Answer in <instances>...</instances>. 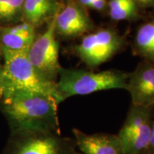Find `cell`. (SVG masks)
<instances>
[{
    "instance_id": "obj_1",
    "label": "cell",
    "mask_w": 154,
    "mask_h": 154,
    "mask_svg": "<svg viewBox=\"0 0 154 154\" xmlns=\"http://www.w3.org/2000/svg\"><path fill=\"white\" fill-rule=\"evenodd\" d=\"M3 109L17 134L36 131L60 132L57 108L51 96L16 91L0 96Z\"/></svg>"
},
{
    "instance_id": "obj_2",
    "label": "cell",
    "mask_w": 154,
    "mask_h": 154,
    "mask_svg": "<svg viewBox=\"0 0 154 154\" xmlns=\"http://www.w3.org/2000/svg\"><path fill=\"white\" fill-rule=\"evenodd\" d=\"M1 51L4 63L0 96L24 91L51 96L59 104L62 102L56 82L47 79L36 71L29 59L27 51Z\"/></svg>"
},
{
    "instance_id": "obj_3",
    "label": "cell",
    "mask_w": 154,
    "mask_h": 154,
    "mask_svg": "<svg viewBox=\"0 0 154 154\" xmlns=\"http://www.w3.org/2000/svg\"><path fill=\"white\" fill-rule=\"evenodd\" d=\"M128 73L118 70L94 72L81 69L61 68L56 82L61 101L109 89H126Z\"/></svg>"
},
{
    "instance_id": "obj_4",
    "label": "cell",
    "mask_w": 154,
    "mask_h": 154,
    "mask_svg": "<svg viewBox=\"0 0 154 154\" xmlns=\"http://www.w3.org/2000/svg\"><path fill=\"white\" fill-rule=\"evenodd\" d=\"M154 106L131 104L124 124L117 134L124 154H146L151 137Z\"/></svg>"
},
{
    "instance_id": "obj_5",
    "label": "cell",
    "mask_w": 154,
    "mask_h": 154,
    "mask_svg": "<svg viewBox=\"0 0 154 154\" xmlns=\"http://www.w3.org/2000/svg\"><path fill=\"white\" fill-rule=\"evenodd\" d=\"M56 16L49 21L44 33L35 38L27 51L29 59L36 71L45 79L54 82L62 68L59 63V46L56 38Z\"/></svg>"
},
{
    "instance_id": "obj_6",
    "label": "cell",
    "mask_w": 154,
    "mask_h": 154,
    "mask_svg": "<svg viewBox=\"0 0 154 154\" xmlns=\"http://www.w3.org/2000/svg\"><path fill=\"white\" fill-rule=\"evenodd\" d=\"M122 44V38L115 31L105 29L86 35L74 47V51L86 66L96 67L112 58Z\"/></svg>"
},
{
    "instance_id": "obj_7",
    "label": "cell",
    "mask_w": 154,
    "mask_h": 154,
    "mask_svg": "<svg viewBox=\"0 0 154 154\" xmlns=\"http://www.w3.org/2000/svg\"><path fill=\"white\" fill-rule=\"evenodd\" d=\"M12 154H74V138L62 136L60 132L47 131L18 134Z\"/></svg>"
},
{
    "instance_id": "obj_8",
    "label": "cell",
    "mask_w": 154,
    "mask_h": 154,
    "mask_svg": "<svg viewBox=\"0 0 154 154\" xmlns=\"http://www.w3.org/2000/svg\"><path fill=\"white\" fill-rule=\"evenodd\" d=\"M126 90L131 97V104L154 106V63L146 60L129 74Z\"/></svg>"
},
{
    "instance_id": "obj_9",
    "label": "cell",
    "mask_w": 154,
    "mask_h": 154,
    "mask_svg": "<svg viewBox=\"0 0 154 154\" xmlns=\"http://www.w3.org/2000/svg\"><path fill=\"white\" fill-rule=\"evenodd\" d=\"M80 5L68 0L56 16V32L65 37H76L91 29V22Z\"/></svg>"
},
{
    "instance_id": "obj_10",
    "label": "cell",
    "mask_w": 154,
    "mask_h": 154,
    "mask_svg": "<svg viewBox=\"0 0 154 154\" xmlns=\"http://www.w3.org/2000/svg\"><path fill=\"white\" fill-rule=\"evenodd\" d=\"M76 147L83 154H124L117 135L87 134L78 128L72 130Z\"/></svg>"
},
{
    "instance_id": "obj_11",
    "label": "cell",
    "mask_w": 154,
    "mask_h": 154,
    "mask_svg": "<svg viewBox=\"0 0 154 154\" xmlns=\"http://www.w3.org/2000/svg\"><path fill=\"white\" fill-rule=\"evenodd\" d=\"M35 38V26L28 22L0 27V49L28 51Z\"/></svg>"
},
{
    "instance_id": "obj_12",
    "label": "cell",
    "mask_w": 154,
    "mask_h": 154,
    "mask_svg": "<svg viewBox=\"0 0 154 154\" xmlns=\"http://www.w3.org/2000/svg\"><path fill=\"white\" fill-rule=\"evenodd\" d=\"M61 9L57 0H24L23 19L36 27L53 19Z\"/></svg>"
},
{
    "instance_id": "obj_13",
    "label": "cell",
    "mask_w": 154,
    "mask_h": 154,
    "mask_svg": "<svg viewBox=\"0 0 154 154\" xmlns=\"http://www.w3.org/2000/svg\"><path fill=\"white\" fill-rule=\"evenodd\" d=\"M138 53L154 63V20L140 26L135 38Z\"/></svg>"
},
{
    "instance_id": "obj_14",
    "label": "cell",
    "mask_w": 154,
    "mask_h": 154,
    "mask_svg": "<svg viewBox=\"0 0 154 154\" xmlns=\"http://www.w3.org/2000/svg\"><path fill=\"white\" fill-rule=\"evenodd\" d=\"M109 13L115 21L129 20L137 17L138 4L135 0H110Z\"/></svg>"
},
{
    "instance_id": "obj_15",
    "label": "cell",
    "mask_w": 154,
    "mask_h": 154,
    "mask_svg": "<svg viewBox=\"0 0 154 154\" xmlns=\"http://www.w3.org/2000/svg\"><path fill=\"white\" fill-rule=\"evenodd\" d=\"M24 0H0V23L15 24L23 19Z\"/></svg>"
},
{
    "instance_id": "obj_16",
    "label": "cell",
    "mask_w": 154,
    "mask_h": 154,
    "mask_svg": "<svg viewBox=\"0 0 154 154\" xmlns=\"http://www.w3.org/2000/svg\"><path fill=\"white\" fill-rule=\"evenodd\" d=\"M147 154H154V111L153 114V118H152L151 137H150V141Z\"/></svg>"
},
{
    "instance_id": "obj_17",
    "label": "cell",
    "mask_w": 154,
    "mask_h": 154,
    "mask_svg": "<svg viewBox=\"0 0 154 154\" xmlns=\"http://www.w3.org/2000/svg\"><path fill=\"white\" fill-rule=\"evenodd\" d=\"M106 6V0H92L89 8L94 9L97 11H101L105 8Z\"/></svg>"
},
{
    "instance_id": "obj_18",
    "label": "cell",
    "mask_w": 154,
    "mask_h": 154,
    "mask_svg": "<svg viewBox=\"0 0 154 154\" xmlns=\"http://www.w3.org/2000/svg\"><path fill=\"white\" fill-rule=\"evenodd\" d=\"M137 4L146 7L154 9V0H135Z\"/></svg>"
},
{
    "instance_id": "obj_19",
    "label": "cell",
    "mask_w": 154,
    "mask_h": 154,
    "mask_svg": "<svg viewBox=\"0 0 154 154\" xmlns=\"http://www.w3.org/2000/svg\"><path fill=\"white\" fill-rule=\"evenodd\" d=\"M91 1L92 0H78L80 5L86 7H89V6L91 3Z\"/></svg>"
},
{
    "instance_id": "obj_20",
    "label": "cell",
    "mask_w": 154,
    "mask_h": 154,
    "mask_svg": "<svg viewBox=\"0 0 154 154\" xmlns=\"http://www.w3.org/2000/svg\"><path fill=\"white\" fill-rule=\"evenodd\" d=\"M2 56V54H0V57ZM2 74H3V63H1L0 61V85H1L2 80Z\"/></svg>"
},
{
    "instance_id": "obj_21",
    "label": "cell",
    "mask_w": 154,
    "mask_h": 154,
    "mask_svg": "<svg viewBox=\"0 0 154 154\" xmlns=\"http://www.w3.org/2000/svg\"><path fill=\"white\" fill-rule=\"evenodd\" d=\"M74 154H83V153H79V152H77V151H76V153H75Z\"/></svg>"
},
{
    "instance_id": "obj_22",
    "label": "cell",
    "mask_w": 154,
    "mask_h": 154,
    "mask_svg": "<svg viewBox=\"0 0 154 154\" xmlns=\"http://www.w3.org/2000/svg\"><path fill=\"white\" fill-rule=\"evenodd\" d=\"M0 54H2V51H1V49H0Z\"/></svg>"
},
{
    "instance_id": "obj_23",
    "label": "cell",
    "mask_w": 154,
    "mask_h": 154,
    "mask_svg": "<svg viewBox=\"0 0 154 154\" xmlns=\"http://www.w3.org/2000/svg\"><path fill=\"white\" fill-rule=\"evenodd\" d=\"M146 154H147V153H146Z\"/></svg>"
}]
</instances>
